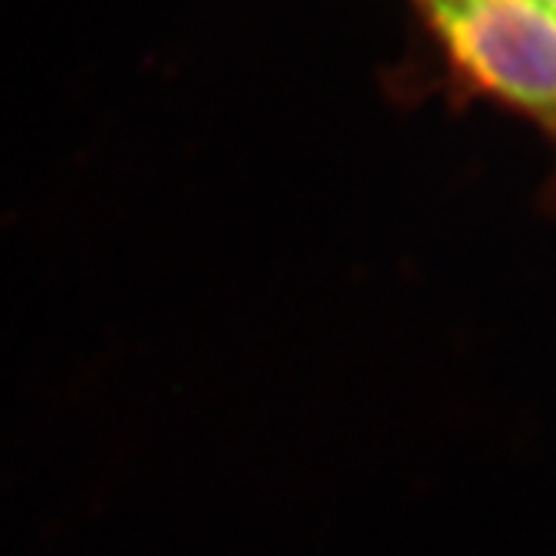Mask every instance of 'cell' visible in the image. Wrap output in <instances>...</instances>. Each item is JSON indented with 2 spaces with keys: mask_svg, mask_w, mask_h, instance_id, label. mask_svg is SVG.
I'll list each match as a JSON object with an SVG mask.
<instances>
[{
  "mask_svg": "<svg viewBox=\"0 0 556 556\" xmlns=\"http://www.w3.org/2000/svg\"><path fill=\"white\" fill-rule=\"evenodd\" d=\"M452 60L556 134V13L538 0H417Z\"/></svg>",
  "mask_w": 556,
  "mask_h": 556,
  "instance_id": "cell-1",
  "label": "cell"
}]
</instances>
